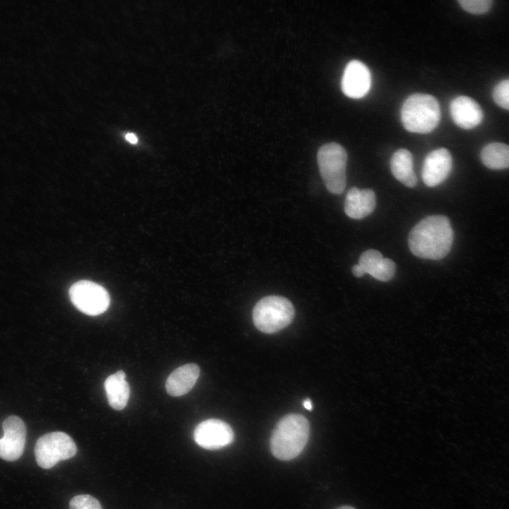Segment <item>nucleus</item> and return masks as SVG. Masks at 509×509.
Segmentation results:
<instances>
[{
  "instance_id": "nucleus-1",
  "label": "nucleus",
  "mask_w": 509,
  "mask_h": 509,
  "mask_svg": "<svg viewBox=\"0 0 509 509\" xmlns=\"http://www.w3.org/2000/svg\"><path fill=\"white\" fill-rule=\"evenodd\" d=\"M452 242L450 221L443 215L422 219L411 229L408 238L409 247L413 255L433 260L445 257L450 251Z\"/></svg>"
},
{
  "instance_id": "nucleus-2",
  "label": "nucleus",
  "mask_w": 509,
  "mask_h": 509,
  "mask_svg": "<svg viewBox=\"0 0 509 509\" xmlns=\"http://www.w3.org/2000/svg\"><path fill=\"white\" fill-rule=\"evenodd\" d=\"M310 435L308 419L298 414L282 417L276 425L270 438L272 455L283 461L298 457L305 447Z\"/></svg>"
},
{
  "instance_id": "nucleus-3",
  "label": "nucleus",
  "mask_w": 509,
  "mask_h": 509,
  "mask_svg": "<svg viewBox=\"0 0 509 509\" xmlns=\"http://www.w3.org/2000/svg\"><path fill=\"white\" fill-rule=\"evenodd\" d=\"M401 119L407 131L419 134L428 133L440 122V105L433 95L424 93L411 95L402 105Z\"/></svg>"
},
{
  "instance_id": "nucleus-4",
  "label": "nucleus",
  "mask_w": 509,
  "mask_h": 509,
  "mask_svg": "<svg viewBox=\"0 0 509 509\" xmlns=\"http://www.w3.org/2000/svg\"><path fill=\"white\" fill-rule=\"evenodd\" d=\"M294 315L293 305L288 299L280 296H268L256 303L252 319L257 329L272 334L288 326Z\"/></svg>"
},
{
  "instance_id": "nucleus-5",
  "label": "nucleus",
  "mask_w": 509,
  "mask_h": 509,
  "mask_svg": "<svg viewBox=\"0 0 509 509\" xmlns=\"http://www.w3.org/2000/svg\"><path fill=\"white\" fill-rule=\"evenodd\" d=\"M317 160L327 190L334 194H341L346 187V150L335 142L325 144L319 148Z\"/></svg>"
},
{
  "instance_id": "nucleus-6",
  "label": "nucleus",
  "mask_w": 509,
  "mask_h": 509,
  "mask_svg": "<svg viewBox=\"0 0 509 509\" xmlns=\"http://www.w3.org/2000/svg\"><path fill=\"white\" fill-rule=\"evenodd\" d=\"M76 451L74 440L61 431L43 435L37 439L35 446L37 463L43 469H50L58 462L71 458Z\"/></svg>"
},
{
  "instance_id": "nucleus-7",
  "label": "nucleus",
  "mask_w": 509,
  "mask_h": 509,
  "mask_svg": "<svg viewBox=\"0 0 509 509\" xmlns=\"http://www.w3.org/2000/svg\"><path fill=\"white\" fill-rule=\"evenodd\" d=\"M74 305L83 313L96 316L109 308L110 299L105 288L93 281L82 280L74 283L69 291Z\"/></svg>"
},
{
  "instance_id": "nucleus-8",
  "label": "nucleus",
  "mask_w": 509,
  "mask_h": 509,
  "mask_svg": "<svg viewBox=\"0 0 509 509\" xmlns=\"http://www.w3.org/2000/svg\"><path fill=\"white\" fill-rule=\"evenodd\" d=\"M194 439L200 447L210 450L230 445L234 439L233 428L226 422L216 419L199 423L194 431Z\"/></svg>"
},
{
  "instance_id": "nucleus-9",
  "label": "nucleus",
  "mask_w": 509,
  "mask_h": 509,
  "mask_svg": "<svg viewBox=\"0 0 509 509\" xmlns=\"http://www.w3.org/2000/svg\"><path fill=\"white\" fill-rule=\"evenodd\" d=\"M2 427L4 434L0 439V458L15 461L24 450L26 440L25 423L18 416H10L4 420Z\"/></svg>"
},
{
  "instance_id": "nucleus-10",
  "label": "nucleus",
  "mask_w": 509,
  "mask_h": 509,
  "mask_svg": "<svg viewBox=\"0 0 509 509\" xmlns=\"http://www.w3.org/2000/svg\"><path fill=\"white\" fill-rule=\"evenodd\" d=\"M370 86L371 75L368 68L358 60L350 61L341 78L343 93L351 98H361L368 93Z\"/></svg>"
},
{
  "instance_id": "nucleus-11",
  "label": "nucleus",
  "mask_w": 509,
  "mask_h": 509,
  "mask_svg": "<svg viewBox=\"0 0 509 509\" xmlns=\"http://www.w3.org/2000/svg\"><path fill=\"white\" fill-rule=\"evenodd\" d=\"M452 159L450 151L444 148L430 152L422 168V180L426 185L435 187L441 184L450 175Z\"/></svg>"
},
{
  "instance_id": "nucleus-12",
  "label": "nucleus",
  "mask_w": 509,
  "mask_h": 509,
  "mask_svg": "<svg viewBox=\"0 0 509 509\" xmlns=\"http://www.w3.org/2000/svg\"><path fill=\"white\" fill-rule=\"evenodd\" d=\"M450 111L454 122L464 129L476 127L484 118L479 105L472 98L464 95L457 96L451 101Z\"/></svg>"
},
{
  "instance_id": "nucleus-13",
  "label": "nucleus",
  "mask_w": 509,
  "mask_h": 509,
  "mask_svg": "<svg viewBox=\"0 0 509 509\" xmlns=\"http://www.w3.org/2000/svg\"><path fill=\"white\" fill-rule=\"evenodd\" d=\"M364 274H369L380 281L390 280L395 273V264L388 258H383L378 250H368L361 255L358 261Z\"/></svg>"
},
{
  "instance_id": "nucleus-14",
  "label": "nucleus",
  "mask_w": 509,
  "mask_h": 509,
  "mask_svg": "<svg viewBox=\"0 0 509 509\" xmlns=\"http://www.w3.org/2000/svg\"><path fill=\"white\" fill-rule=\"evenodd\" d=\"M375 192L369 189L352 187L349 190L344 201L346 214L353 219H361L371 213L375 206Z\"/></svg>"
},
{
  "instance_id": "nucleus-15",
  "label": "nucleus",
  "mask_w": 509,
  "mask_h": 509,
  "mask_svg": "<svg viewBox=\"0 0 509 509\" xmlns=\"http://www.w3.org/2000/svg\"><path fill=\"white\" fill-rule=\"evenodd\" d=\"M199 373V367L195 363L180 366L170 373L166 380L167 392L172 397H180L187 394L194 386Z\"/></svg>"
},
{
  "instance_id": "nucleus-16",
  "label": "nucleus",
  "mask_w": 509,
  "mask_h": 509,
  "mask_svg": "<svg viewBox=\"0 0 509 509\" xmlns=\"http://www.w3.org/2000/svg\"><path fill=\"white\" fill-rule=\"evenodd\" d=\"M125 378V373L119 370L107 377L104 382L109 404L115 410L123 409L129 401L130 388Z\"/></svg>"
},
{
  "instance_id": "nucleus-17",
  "label": "nucleus",
  "mask_w": 509,
  "mask_h": 509,
  "mask_svg": "<svg viewBox=\"0 0 509 509\" xmlns=\"http://www.w3.org/2000/svg\"><path fill=\"white\" fill-rule=\"evenodd\" d=\"M390 168L394 177L409 187H414L417 177L414 172L413 158L406 149L401 148L394 153L390 160Z\"/></svg>"
},
{
  "instance_id": "nucleus-18",
  "label": "nucleus",
  "mask_w": 509,
  "mask_h": 509,
  "mask_svg": "<svg viewBox=\"0 0 509 509\" xmlns=\"http://www.w3.org/2000/svg\"><path fill=\"white\" fill-rule=\"evenodd\" d=\"M481 160L489 169L509 168V146L500 142L488 144L481 151Z\"/></svg>"
},
{
  "instance_id": "nucleus-19",
  "label": "nucleus",
  "mask_w": 509,
  "mask_h": 509,
  "mask_svg": "<svg viewBox=\"0 0 509 509\" xmlns=\"http://www.w3.org/2000/svg\"><path fill=\"white\" fill-rule=\"evenodd\" d=\"M493 98L498 105L509 110V78L501 81L494 87Z\"/></svg>"
},
{
  "instance_id": "nucleus-20",
  "label": "nucleus",
  "mask_w": 509,
  "mask_h": 509,
  "mask_svg": "<svg viewBox=\"0 0 509 509\" xmlns=\"http://www.w3.org/2000/svg\"><path fill=\"white\" fill-rule=\"evenodd\" d=\"M69 509H103L100 502L90 495H78L69 502Z\"/></svg>"
},
{
  "instance_id": "nucleus-21",
  "label": "nucleus",
  "mask_w": 509,
  "mask_h": 509,
  "mask_svg": "<svg viewBox=\"0 0 509 509\" xmlns=\"http://www.w3.org/2000/svg\"><path fill=\"white\" fill-rule=\"evenodd\" d=\"M460 6L465 11L473 14H483L491 7V0H459Z\"/></svg>"
},
{
  "instance_id": "nucleus-22",
  "label": "nucleus",
  "mask_w": 509,
  "mask_h": 509,
  "mask_svg": "<svg viewBox=\"0 0 509 509\" xmlns=\"http://www.w3.org/2000/svg\"><path fill=\"white\" fill-rule=\"evenodd\" d=\"M352 273L356 277H361L365 274L358 264H356L352 267Z\"/></svg>"
},
{
  "instance_id": "nucleus-23",
  "label": "nucleus",
  "mask_w": 509,
  "mask_h": 509,
  "mask_svg": "<svg viewBox=\"0 0 509 509\" xmlns=\"http://www.w3.org/2000/svg\"><path fill=\"white\" fill-rule=\"evenodd\" d=\"M125 138L129 142H130L131 144H136L138 141L137 137L136 136V135H134L132 133L127 134L125 135Z\"/></svg>"
},
{
  "instance_id": "nucleus-24",
  "label": "nucleus",
  "mask_w": 509,
  "mask_h": 509,
  "mask_svg": "<svg viewBox=\"0 0 509 509\" xmlns=\"http://www.w3.org/2000/svg\"><path fill=\"white\" fill-rule=\"evenodd\" d=\"M303 405L308 411H311L312 409V404L310 399L303 400Z\"/></svg>"
},
{
  "instance_id": "nucleus-25",
  "label": "nucleus",
  "mask_w": 509,
  "mask_h": 509,
  "mask_svg": "<svg viewBox=\"0 0 509 509\" xmlns=\"http://www.w3.org/2000/svg\"><path fill=\"white\" fill-rule=\"evenodd\" d=\"M337 509H356V508L352 506H350V505H344V506L339 507Z\"/></svg>"
}]
</instances>
